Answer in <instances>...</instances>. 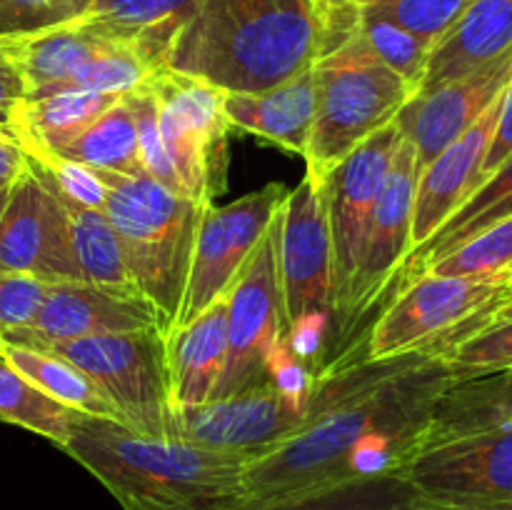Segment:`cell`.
Masks as SVG:
<instances>
[{
  "mask_svg": "<svg viewBox=\"0 0 512 510\" xmlns=\"http://www.w3.org/2000/svg\"><path fill=\"white\" fill-rule=\"evenodd\" d=\"M53 193L58 195L65 213H68L70 238H73L75 258H78L85 283L133 285L130 283L128 268H125L118 235H115L113 225L105 218L103 210L88 208V205L78 203V200L65 198L58 190H53Z\"/></svg>",
  "mask_w": 512,
  "mask_h": 510,
  "instance_id": "30",
  "label": "cell"
},
{
  "mask_svg": "<svg viewBox=\"0 0 512 510\" xmlns=\"http://www.w3.org/2000/svg\"><path fill=\"white\" fill-rule=\"evenodd\" d=\"M0 273L33 275L43 283L83 280L68 213L28 158L0 213Z\"/></svg>",
  "mask_w": 512,
  "mask_h": 510,
  "instance_id": "15",
  "label": "cell"
},
{
  "mask_svg": "<svg viewBox=\"0 0 512 510\" xmlns=\"http://www.w3.org/2000/svg\"><path fill=\"white\" fill-rule=\"evenodd\" d=\"M3 345H5V340H3V335H0V355H3Z\"/></svg>",
  "mask_w": 512,
  "mask_h": 510,
  "instance_id": "49",
  "label": "cell"
},
{
  "mask_svg": "<svg viewBox=\"0 0 512 510\" xmlns=\"http://www.w3.org/2000/svg\"><path fill=\"white\" fill-rule=\"evenodd\" d=\"M60 450L105 485L123 510H240L248 458L183 438H150L80 413Z\"/></svg>",
  "mask_w": 512,
  "mask_h": 510,
  "instance_id": "3",
  "label": "cell"
},
{
  "mask_svg": "<svg viewBox=\"0 0 512 510\" xmlns=\"http://www.w3.org/2000/svg\"><path fill=\"white\" fill-rule=\"evenodd\" d=\"M512 290L510 275H423L398 290L368 338L370 360L425 350Z\"/></svg>",
  "mask_w": 512,
  "mask_h": 510,
  "instance_id": "13",
  "label": "cell"
},
{
  "mask_svg": "<svg viewBox=\"0 0 512 510\" xmlns=\"http://www.w3.org/2000/svg\"><path fill=\"white\" fill-rule=\"evenodd\" d=\"M25 98V80L13 60L0 45V123H8V115L18 100Z\"/></svg>",
  "mask_w": 512,
  "mask_h": 510,
  "instance_id": "43",
  "label": "cell"
},
{
  "mask_svg": "<svg viewBox=\"0 0 512 510\" xmlns=\"http://www.w3.org/2000/svg\"><path fill=\"white\" fill-rule=\"evenodd\" d=\"M512 425V368L455 378L430 413L418 450Z\"/></svg>",
  "mask_w": 512,
  "mask_h": 510,
  "instance_id": "25",
  "label": "cell"
},
{
  "mask_svg": "<svg viewBox=\"0 0 512 510\" xmlns=\"http://www.w3.org/2000/svg\"><path fill=\"white\" fill-rule=\"evenodd\" d=\"M510 80L512 48L463 78L450 80L425 95H415L400 110L395 120L405 138L413 143L418 173L505 93Z\"/></svg>",
  "mask_w": 512,
  "mask_h": 510,
  "instance_id": "18",
  "label": "cell"
},
{
  "mask_svg": "<svg viewBox=\"0 0 512 510\" xmlns=\"http://www.w3.org/2000/svg\"><path fill=\"white\" fill-rule=\"evenodd\" d=\"M83 370L118 408L125 428L150 438H175L178 408L170 385L168 343L158 328L78 340H28Z\"/></svg>",
  "mask_w": 512,
  "mask_h": 510,
  "instance_id": "6",
  "label": "cell"
},
{
  "mask_svg": "<svg viewBox=\"0 0 512 510\" xmlns=\"http://www.w3.org/2000/svg\"><path fill=\"white\" fill-rule=\"evenodd\" d=\"M25 168V153L13 138H0V190L10 188Z\"/></svg>",
  "mask_w": 512,
  "mask_h": 510,
  "instance_id": "44",
  "label": "cell"
},
{
  "mask_svg": "<svg viewBox=\"0 0 512 510\" xmlns=\"http://www.w3.org/2000/svg\"><path fill=\"white\" fill-rule=\"evenodd\" d=\"M313 0H195L163 68L223 93H263L323 55Z\"/></svg>",
  "mask_w": 512,
  "mask_h": 510,
  "instance_id": "2",
  "label": "cell"
},
{
  "mask_svg": "<svg viewBox=\"0 0 512 510\" xmlns=\"http://www.w3.org/2000/svg\"><path fill=\"white\" fill-rule=\"evenodd\" d=\"M0 45L25 80V98L65 90L75 73L108 50L110 40L85 28L80 20L28 35H8Z\"/></svg>",
  "mask_w": 512,
  "mask_h": 510,
  "instance_id": "23",
  "label": "cell"
},
{
  "mask_svg": "<svg viewBox=\"0 0 512 510\" xmlns=\"http://www.w3.org/2000/svg\"><path fill=\"white\" fill-rule=\"evenodd\" d=\"M278 273L285 338L293 348L305 330L333 318V248L323 185L305 175L280 205Z\"/></svg>",
  "mask_w": 512,
  "mask_h": 510,
  "instance_id": "9",
  "label": "cell"
},
{
  "mask_svg": "<svg viewBox=\"0 0 512 510\" xmlns=\"http://www.w3.org/2000/svg\"><path fill=\"white\" fill-rule=\"evenodd\" d=\"M78 410L55 403L53 398L23 378L0 355V423L18 425L63 448Z\"/></svg>",
  "mask_w": 512,
  "mask_h": 510,
  "instance_id": "32",
  "label": "cell"
},
{
  "mask_svg": "<svg viewBox=\"0 0 512 510\" xmlns=\"http://www.w3.org/2000/svg\"><path fill=\"white\" fill-rule=\"evenodd\" d=\"M53 155L70 163L88 165V168L110 170V173L145 175L143 163H140L138 128H135V118L125 98L110 105L78 138L70 140Z\"/></svg>",
  "mask_w": 512,
  "mask_h": 510,
  "instance_id": "29",
  "label": "cell"
},
{
  "mask_svg": "<svg viewBox=\"0 0 512 510\" xmlns=\"http://www.w3.org/2000/svg\"><path fill=\"white\" fill-rule=\"evenodd\" d=\"M473 0H380L370 10L388 15L425 43L435 45Z\"/></svg>",
  "mask_w": 512,
  "mask_h": 510,
  "instance_id": "37",
  "label": "cell"
},
{
  "mask_svg": "<svg viewBox=\"0 0 512 510\" xmlns=\"http://www.w3.org/2000/svg\"><path fill=\"white\" fill-rule=\"evenodd\" d=\"M93 0H0V38L28 35L73 23Z\"/></svg>",
  "mask_w": 512,
  "mask_h": 510,
  "instance_id": "38",
  "label": "cell"
},
{
  "mask_svg": "<svg viewBox=\"0 0 512 510\" xmlns=\"http://www.w3.org/2000/svg\"><path fill=\"white\" fill-rule=\"evenodd\" d=\"M415 183H418V160H415L413 143L403 135V143L395 153L393 168H390L383 193L378 195L368 230H365L340 333L378 303L383 290L393 285L405 255L410 253Z\"/></svg>",
  "mask_w": 512,
  "mask_h": 510,
  "instance_id": "16",
  "label": "cell"
},
{
  "mask_svg": "<svg viewBox=\"0 0 512 510\" xmlns=\"http://www.w3.org/2000/svg\"><path fill=\"white\" fill-rule=\"evenodd\" d=\"M145 85L158 105L160 138L185 193L200 205L215 203V195L225 190L228 173L225 93L170 68L153 70Z\"/></svg>",
  "mask_w": 512,
  "mask_h": 510,
  "instance_id": "7",
  "label": "cell"
},
{
  "mask_svg": "<svg viewBox=\"0 0 512 510\" xmlns=\"http://www.w3.org/2000/svg\"><path fill=\"white\" fill-rule=\"evenodd\" d=\"M512 48V0H473L433 45L418 95L430 93Z\"/></svg>",
  "mask_w": 512,
  "mask_h": 510,
  "instance_id": "22",
  "label": "cell"
},
{
  "mask_svg": "<svg viewBox=\"0 0 512 510\" xmlns=\"http://www.w3.org/2000/svg\"><path fill=\"white\" fill-rule=\"evenodd\" d=\"M175 408L213 400L228 358V300L220 298L165 338Z\"/></svg>",
  "mask_w": 512,
  "mask_h": 510,
  "instance_id": "24",
  "label": "cell"
},
{
  "mask_svg": "<svg viewBox=\"0 0 512 510\" xmlns=\"http://www.w3.org/2000/svg\"><path fill=\"white\" fill-rule=\"evenodd\" d=\"M400 143H403V130L398 120H393L360 143L348 158L340 160L323 183L330 248H333V320L338 333L348 308L350 285L358 268L365 230L378 195L383 193Z\"/></svg>",
  "mask_w": 512,
  "mask_h": 510,
  "instance_id": "12",
  "label": "cell"
},
{
  "mask_svg": "<svg viewBox=\"0 0 512 510\" xmlns=\"http://www.w3.org/2000/svg\"><path fill=\"white\" fill-rule=\"evenodd\" d=\"M505 320H512V290L508 295H503V298H498V300H493V303L485 305V308L478 310L475 315H470V318L465 320V323H460L453 333L438 338L435 343H430L425 350H428V353H435V355H443L445 350H450L455 343H460V340L470 338V335L480 333V330H485V328H493V325H498V323H505Z\"/></svg>",
  "mask_w": 512,
  "mask_h": 510,
  "instance_id": "40",
  "label": "cell"
},
{
  "mask_svg": "<svg viewBox=\"0 0 512 510\" xmlns=\"http://www.w3.org/2000/svg\"><path fill=\"white\" fill-rule=\"evenodd\" d=\"M105 188V218L118 235L130 283L158 315L168 338L183 303L195 235L205 205L175 195L148 175L93 168Z\"/></svg>",
  "mask_w": 512,
  "mask_h": 510,
  "instance_id": "4",
  "label": "cell"
},
{
  "mask_svg": "<svg viewBox=\"0 0 512 510\" xmlns=\"http://www.w3.org/2000/svg\"><path fill=\"white\" fill-rule=\"evenodd\" d=\"M313 75L315 120L303 158L305 175L323 185L340 160L398 118L415 88L373 53L360 28L320 55Z\"/></svg>",
  "mask_w": 512,
  "mask_h": 510,
  "instance_id": "5",
  "label": "cell"
},
{
  "mask_svg": "<svg viewBox=\"0 0 512 510\" xmlns=\"http://www.w3.org/2000/svg\"><path fill=\"white\" fill-rule=\"evenodd\" d=\"M3 358L23 375L28 383H33L35 388L43 390L48 398H53L55 403L65 405L70 410H78L83 415H93V418H108V420H120L118 408L105 398L103 390L88 378L80 368H75L73 363H68L65 358L53 353H43V350L28 348V345L20 343H8L3 345Z\"/></svg>",
  "mask_w": 512,
  "mask_h": 510,
  "instance_id": "28",
  "label": "cell"
},
{
  "mask_svg": "<svg viewBox=\"0 0 512 510\" xmlns=\"http://www.w3.org/2000/svg\"><path fill=\"white\" fill-rule=\"evenodd\" d=\"M280 210L228 290V358L213 398H225L265 378L283 345V295L278 273Z\"/></svg>",
  "mask_w": 512,
  "mask_h": 510,
  "instance_id": "10",
  "label": "cell"
},
{
  "mask_svg": "<svg viewBox=\"0 0 512 510\" xmlns=\"http://www.w3.org/2000/svg\"><path fill=\"white\" fill-rule=\"evenodd\" d=\"M223 113L230 128L260 135L295 155H305L315 120L313 68L263 93H225Z\"/></svg>",
  "mask_w": 512,
  "mask_h": 510,
  "instance_id": "21",
  "label": "cell"
},
{
  "mask_svg": "<svg viewBox=\"0 0 512 510\" xmlns=\"http://www.w3.org/2000/svg\"><path fill=\"white\" fill-rule=\"evenodd\" d=\"M0 138H13V133H10L8 123H0ZM15 140V138H13Z\"/></svg>",
  "mask_w": 512,
  "mask_h": 510,
  "instance_id": "48",
  "label": "cell"
},
{
  "mask_svg": "<svg viewBox=\"0 0 512 510\" xmlns=\"http://www.w3.org/2000/svg\"><path fill=\"white\" fill-rule=\"evenodd\" d=\"M380 0H350V5H355L358 10H365V8H373V5H378Z\"/></svg>",
  "mask_w": 512,
  "mask_h": 510,
  "instance_id": "45",
  "label": "cell"
},
{
  "mask_svg": "<svg viewBox=\"0 0 512 510\" xmlns=\"http://www.w3.org/2000/svg\"><path fill=\"white\" fill-rule=\"evenodd\" d=\"M288 190L283 183H268L228 205H205L175 328L188 325L208 305L228 295L248 255L278 215Z\"/></svg>",
  "mask_w": 512,
  "mask_h": 510,
  "instance_id": "11",
  "label": "cell"
},
{
  "mask_svg": "<svg viewBox=\"0 0 512 510\" xmlns=\"http://www.w3.org/2000/svg\"><path fill=\"white\" fill-rule=\"evenodd\" d=\"M193 13L195 0H93L80 23L158 70Z\"/></svg>",
  "mask_w": 512,
  "mask_h": 510,
  "instance_id": "20",
  "label": "cell"
},
{
  "mask_svg": "<svg viewBox=\"0 0 512 510\" xmlns=\"http://www.w3.org/2000/svg\"><path fill=\"white\" fill-rule=\"evenodd\" d=\"M418 493L398 473L350 480L300 498L268 505H243L240 510H408Z\"/></svg>",
  "mask_w": 512,
  "mask_h": 510,
  "instance_id": "31",
  "label": "cell"
},
{
  "mask_svg": "<svg viewBox=\"0 0 512 510\" xmlns=\"http://www.w3.org/2000/svg\"><path fill=\"white\" fill-rule=\"evenodd\" d=\"M408 510H433V508H430V505L428 503H425V500L423 498H420V495H418V498H415V503L413 505H410V508Z\"/></svg>",
  "mask_w": 512,
  "mask_h": 510,
  "instance_id": "46",
  "label": "cell"
},
{
  "mask_svg": "<svg viewBox=\"0 0 512 510\" xmlns=\"http://www.w3.org/2000/svg\"><path fill=\"white\" fill-rule=\"evenodd\" d=\"M453 380L443 355L428 350L363 358L320 375L308 388V418L300 430L245 465V505L398 473L418 450L430 413Z\"/></svg>",
  "mask_w": 512,
  "mask_h": 510,
  "instance_id": "1",
  "label": "cell"
},
{
  "mask_svg": "<svg viewBox=\"0 0 512 510\" xmlns=\"http://www.w3.org/2000/svg\"><path fill=\"white\" fill-rule=\"evenodd\" d=\"M125 103H128L130 113L135 118V128H138V145H140V163H143V170L148 178H153L155 183H160L163 188L173 190L175 195L185 193V185L180 180L178 170L170 163L168 153H165L163 138H160L158 130V105H155L153 93H150L148 85H140L133 93L123 95Z\"/></svg>",
  "mask_w": 512,
  "mask_h": 510,
  "instance_id": "35",
  "label": "cell"
},
{
  "mask_svg": "<svg viewBox=\"0 0 512 510\" xmlns=\"http://www.w3.org/2000/svg\"><path fill=\"white\" fill-rule=\"evenodd\" d=\"M512 273V215L430 263L423 275H510ZM415 278V280H418ZM410 285V283H408Z\"/></svg>",
  "mask_w": 512,
  "mask_h": 510,
  "instance_id": "34",
  "label": "cell"
},
{
  "mask_svg": "<svg viewBox=\"0 0 512 510\" xmlns=\"http://www.w3.org/2000/svg\"><path fill=\"white\" fill-rule=\"evenodd\" d=\"M512 215V155L495 170L490 178H485L478 188L473 190L468 200L415 250H410L408 258L403 260L400 270L395 273V288L403 290L405 285L413 283L430 263L453 253L465 240L475 238L478 233L488 230L490 225Z\"/></svg>",
  "mask_w": 512,
  "mask_h": 510,
  "instance_id": "27",
  "label": "cell"
},
{
  "mask_svg": "<svg viewBox=\"0 0 512 510\" xmlns=\"http://www.w3.org/2000/svg\"><path fill=\"white\" fill-rule=\"evenodd\" d=\"M512 155V80L510 85L505 88L503 95V105H500V115L498 123H495L493 130V140L488 145V153H485L483 168H480V178H490L500 165L505 163Z\"/></svg>",
  "mask_w": 512,
  "mask_h": 510,
  "instance_id": "42",
  "label": "cell"
},
{
  "mask_svg": "<svg viewBox=\"0 0 512 510\" xmlns=\"http://www.w3.org/2000/svg\"><path fill=\"white\" fill-rule=\"evenodd\" d=\"M308 418V388L285 383L283 368H270L248 388L208 403L178 408L175 438L253 460L300 430Z\"/></svg>",
  "mask_w": 512,
  "mask_h": 510,
  "instance_id": "8",
  "label": "cell"
},
{
  "mask_svg": "<svg viewBox=\"0 0 512 510\" xmlns=\"http://www.w3.org/2000/svg\"><path fill=\"white\" fill-rule=\"evenodd\" d=\"M505 95V93H503ZM503 95L440 155H435L418 173L413 200V228H410V250L423 245L465 200L483 183L485 153L493 140ZM408 258V255H405Z\"/></svg>",
  "mask_w": 512,
  "mask_h": 510,
  "instance_id": "19",
  "label": "cell"
},
{
  "mask_svg": "<svg viewBox=\"0 0 512 510\" xmlns=\"http://www.w3.org/2000/svg\"><path fill=\"white\" fill-rule=\"evenodd\" d=\"M118 100L120 95L85 93V90L23 98L10 110L8 128L23 153L53 155L78 138Z\"/></svg>",
  "mask_w": 512,
  "mask_h": 510,
  "instance_id": "26",
  "label": "cell"
},
{
  "mask_svg": "<svg viewBox=\"0 0 512 510\" xmlns=\"http://www.w3.org/2000/svg\"><path fill=\"white\" fill-rule=\"evenodd\" d=\"M313 5L320 23H323V53L333 50L335 45H340L345 38H350L358 30L360 10L355 5H350V0H313Z\"/></svg>",
  "mask_w": 512,
  "mask_h": 510,
  "instance_id": "41",
  "label": "cell"
},
{
  "mask_svg": "<svg viewBox=\"0 0 512 510\" xmlns=\"http://www.w3.org/2000/svg\"><path fill=\"white\" fill-rule=\"evenodd\" d=\"M358 28L363 38L368 40L370 48H373V53L388 68H393L405 83L413 85L415 95H418L433 45L405 30L403 25L395 23L388 15H380L370 8L360 10Z\"/></svg>",
  "mask_w": 512,
  "mask_h": 510,
  "instance_id": "33",
  "label": "cell"
},
{
  "mask_svg": "<svg viewBox=\"0 0 512 510\" xmlns=\"http://www.w3.org/2000/svg\"><path fill=\"white\" fill-rule=\"evenodd\" d=\"M8 195H10V188H3V190H0V213H3L5 203H8Z\"/></svg>",
  "mask_w": 512,
  "mask_h": 510,
  "instance_id": "47",
  "label": "cell"
},
{
  "mask_svg": "<svg viewBox=\"0 0 512 510\" xmlns=\"http://www.w3.org/2000/svg\"><path fill=\"white\" fill-rule=\"evenodd\" d=\"M398 475L435 503L512 510V425L430 445Z\"/></svg>",
  "mask_w": 512,
  "mask_h": 510,
  "instance_id": "14",
  "label": "cell"
},
{
  "mask_svg": "<svg viewBox=\"0 0 512 510\" xmlns=\"http://www.w3.org/2000/svg\"><path fill=\"white\" fill-rule=\"evenodd\" d=\"M443 360L455 378L512 368V320L485 328L445 350Z\"/></svg>",
  "mask_w": 512,
  "mask_h": 510,
  "instance_id": "36",
  "label": "cell"
},
{
  "mask_svg": "<svg viewBox=\"0 0 512 510\" xmlns=\"http://www.w3.org/2000/svg\"><path fill=\"white\" fill-rule=\"evenodd\" d=\"M150 328H158V315L133 285L65 280V283H48L43 305L33 323L3 335V340L8 343L78 340L93 335L138 333Z\"/></svg>",
  "mask_w": 512,
  "mask_h": 510,
  "instance_id": "17",
  "label": "cell"
},
{
  "mask_svg": "<svg viewBox=\"0 0 512 510\" xmlns=\"http://www.w3.org/2000/svg\"><path fill=\"white\" fill-rule=\"evenodd\" d=\"M48 283L23 273H0V335L28 328L43 305Z\"/></svg>",
  "mask_w": 512,
  "mask_h": 510,
  "instance_id": "39",
  "label": "cell"
}]
</instances>
